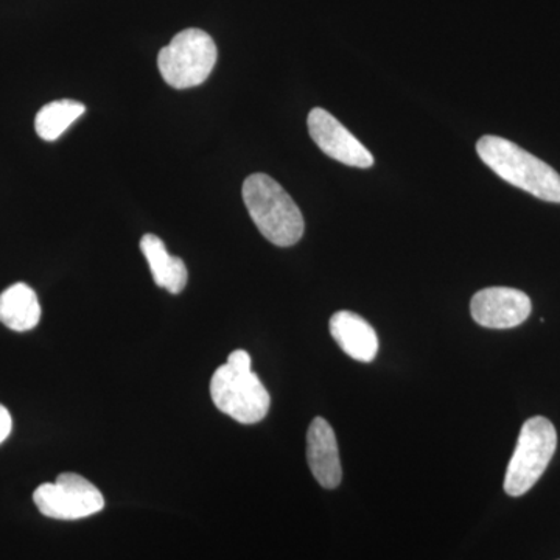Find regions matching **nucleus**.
I'll list each match as a JSON object with an SVG mask.
<instances>
[{
	"instance_id": "nucleus-1",
	"label": "nucleus",
	"mask_w": 560,
	"mask_h": 560,
	"mask_svg": "<svg viewBox=\"0 0 560 560\" xmlns=\"http://www.w3.org/2000/svg\"><path fill=\"white\" fill-rule=\"evenodd\" d=\"M243 201L260 234L272 245H296L304 235V217L278 180L254 173L243 184Z\"/></svg>"
},
{
	"instance_id": "nucleus-2",
	"label": "nucleus",
	"mask_w": 560,
	"mask_h": 560,
	"mask_svg": "<svg viewBox=\"0 0 560 560\" xmlns=\"http://www.w3.org/2000/svg\"><path fill=\"white\" fill-rule=\"evenodd\" d=\"M477 151L490 171L511 186L528 191L539 200L560 202L559 173L517 143L499 136H482Z\"/></svg>"
},
{
	"instance_id": "nucleus-3",
	"label": "nucleus",
	"mask_w": 560,
	"mask_h": 560,
	"mask_svg": "<svg viewBox=\"0 0 560 560\" xmlns=\"http://www.w3.org/2000/svg\"><path fill=\"white\" fill-rule=\"evenodd\" d=\"M217 57L219 51L209 33L200 28H187L161 49L158 68L165 83L175 90H189L209 79Z\"/></svg>"
},
{
	"instance_id": "nucleus-4",
	"label": "nucleus",
	"mask_w": 560,
	"mask_h": 560,
	"mask_svg": "<svg viewBox=\"0 0 560 560\" xmlns=\"http://www.w3.org/2000/svg\"><path fill=\"white\" fill-rule=\"evenodd\" d=\"M556 447L558 433L550 420L540 416L526 420L504 477V490L508 495H525L533 489L550 466Z\"/></svg>"
},
{
	"instance_id": "nucleus-5",
	"label": "nucleus",
	"mask_w": 560,
	"mask_h": 560,
	"mask_svg": "<svg viewBox=\"0 0 560 560\" xmlns=\"http://www.w3.org/2000/svg\"><path fill=\"white\" fill-rule=\"evenodd\" d=\"M210 396L221 412L241 423L260 422L270 411V393L260 378L228 363L212 375Z\"/></svg>"
},
{
	"instance_id": "nucleus-6",
	"label": "nucleus",
	"mask_w": 560,
	"mask_h": 560,
	"mask_svg": "<svg viewBox=\"0 0 560 560\" xmlns=\"http://www.w3.org/2000/svg\"><path fill=\"white\" fill-rule=\"evenodd\" d=\"M33 501L40 514L55 521H80L105 508L101 490L77 474H61L57 481L40 485Z\"/></svg>"
},
{
	"instance_id": "nucleus-7",
	"label": "nucleus",
	"mask_w": 560,
	"mask_h": 560,
	"mask_svg": "<svg viewBox=\"0 0 560 560\" xmlns=\"http://www.w3.org/2000/svg\"><path fill=\"white\" fill-rule=\"evenodd\" d=\"M308 131L313 142L331 160L357 168H370L374 164V156L366 147L326 109L311 110Z\"/></svg>"
},
{
	"instance_id": "nucleus-8",
	"label": "nucleus",
	"mask_w": 560,
	"mask_h": 560,
	"mask_svg": "<svg viewBox=\"0 0 560 560\" xmlns=\"http://www.w3.org/2000/svg\"><path fill=\"white\" fill-rule=\"evenodd\" d=\"M533 304L528 294L508 287L478 291L470 302L471 318L488 329H512L529 318Z\"/></svg>"
},
{
	"instance_id": "nucleus-9",
	"label": "nucleus",
	"mask_w": 560,
	"mask_h": 560,
	"mask_svg": "<svg viewBox=\"0 0 560 560\" xmlns=\"http://www.w3.org/2000/svg\"><path fill=\"white\" fill-rule=\"evenodd\" d=\"M307 460L313 477L323 488L337 489L342 478L337 436L326 419L316 418L308 427Z\"/></svg>"
},
{
	"instance_id": "nucleus-10",
	"label": "nucleus",
	"mask_w": 560,
	"mask_h": 560,
	"mask_svg": "<svg viewBox=\"0 0 560 560\" xmlns=\"http://www.w3.org/2000/svg\"><path fill=\"white\" fill-rule=\"evenodd\" d=\"M330 335L350 359L370 363L377 357L378 338L374 327L357 313L341 311L330 318Z\"/></svg>"
},
{
	"instance_id": "nucleus-11",
	"label": "nucleus",
	"mask_w": 560,
	"mask_h": 560,
	"mask_svg": "<svg viewBox=\"0 0 560 560\" xmlns=\"http://www.w3.org/2000/svg\"><path fill=\"white\" fill-rule=\"evenodd\" d=\"M140 250L149 261L151 275L158 287L172 294H178L186 289L189 279L186 264L179 257L171 256L160 237L153 234L143 235Z\"/></svg>"
},
{
	"instance_id": "nucleus-12",
	"label": "nucleus",
	"mask_w": 560,
	"mask_h": 560,
	"mask_svg": "<svg viewBox=\"0 0 560 560\" xmlns=\"http://www.w3.org/2000/svg\"><path fill=\"white\" fill-rule=\"evenodd\" d=\"M40 319L38 296L25 283H14L0 294V323L14 331L35 329Z\"/></svg>"
},
{
	"instance_id": "nucleus-13",
	"label": "nucleus",
	"mask_w": 560,
	"mask_h": 560,
	"mask_svg": "<svg viewBox=\"0 0 560 560\" xmlns=\"http://www.w3.org/2000/svg\"><path fill=\"white\" fill-rule=\"evenodd\" d=\"M86 113V106L75 101H57L40 108L35 119V130L47 142L60 139L77 119Z\"/></svg>"
},
{
	"instance_id": "nucleus-14",
	"label": "nucleus",
	"mask_w": 560,
	"mask_h": 560,
	"mask_svg": "<svg viewBox=\"0 0 560 560\" xmlns=\"http://www.w3.org/2000/svg\"><path fill=\"white\" fill-rule=\"evenodd\" d=\"M228 364L238 368V370H250V357L246 350H235L228 359Z\"/></svg>"
},
{
	"instance_id": "nucleus-15",
	"label": "nucleus",
	"mask_w": 560,
	"mask_h": 560,
	"mask_svg": "<svg viewBox=\"0 0 560 560\" xmlns=\"http://www.w3.org/2000/svg\"><path fill=\"white\" fill-rule=\"evenodd\" d=\"M11 429H13V420H11L10 411L0 405V444L10 436Z\"/></svg>"
}]
</instances>
